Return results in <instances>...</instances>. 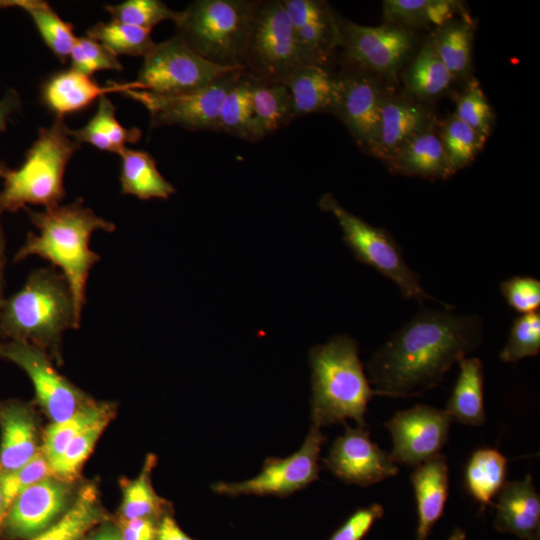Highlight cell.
<instances>
[{
  "mask_svg": "<svg viewBox=\"0 0 540 540\" xmlns=\"http://www.w3.org/2000/svg\"><path fill=\"white\" fill-rule=\"evenodd\" d=\"M21 109V100L17 91L9 89L0 99V132L6 129L10 117Z\"/></svg>",
  "mask_w": 540,
  "mask_h": 540,
  "instance_id": "cell-51",
  "label": "cell"
},
{
  "mask_svg": "<svg viewBox=\"0 0 540 540\" xmlns=\"http://www.w3.org/2000/svg\"><path fill=\"white\" fill-rule=\"evenodd\" d=\"M497 496L495 527L525 540H538L540 496L531 475L506 481Z\"/></svg>",
  "mask_w": 540,
  "mask_h": 540,
  "instance_id": "cell-21",
  "label": "cell"
},
{
  "mask_svg": "<svg viewBox=\"0 0 540 540\" xmlns=\"http://www.w3.org/2000/svg\"><path fill=\"white\" fill-rule=\"evenodd\" d=\"M87 36L97 40L115 55L145 56L156 43L151 30L117 20L99 22L87 31Z\"/></svg>",
  "mask_w": 540,
  "mask_h": 540,
  "instance_id": "cell-36",
  "label": "cell"
},
{
  "mask_svg": "<svg viewBox=\"0 0 540 540\" xmlns=\"http://www.w3.org/2000/svg\"><path fill=\"white\" fill-rule=\"evenodd\" d=\"M8 504L6 502V499H5V496H4V493H3V489H2V485H1V481H0V525L8 511Z\"/></svg>",
  "mask_w": 540,
  "mask_h": 540,
  "instance_id": "cell-54",
  "label": "cell"
},
{
  "mask_svg": "<svg viewBox=\"0 0 540 540\" xmlns=\"http://www.w3.org/2000/svg\"><path fill=\"white\" fill-rule=\"evenodd\" d=\"M453 78L431 41L421 48L409 66L405 75V86L415 97L427 99L446 90Z\"/></svg>",
  "mask_w": 540,
  "mask_h": 540,
  "instance_id": "cell-32",
  "label": "cell"
},
{
  "mask_svg": "<svg viewBox=\"0 0 540 540\" xmlns=\"http://www.w3.org/2000/svg\"><path fill=\"white\" fill-rule=\"evenodd\" d=\"M131 89L140 90L136 81L111 82L102 86L91 76L71 68L53 75L46 81L42 88V99L45 105L57 115V118H63L66 114L86 108L108 93H124Z\"/></svg>",
  "mask_w": 540,
  "mask_h": 540,
  "instance_id": "cell-19",
  "label": "cell"
},
{
  "mask_svg": "<svg viewBox=\"0 0 540 540\" xmlns=\"http://www.w3.org/2000/svg\"><path fill=\"white\" fill-rule=\"evenodd\" d=\"M155 464L156 457L148 455L139 476L123 486L122 519L151 518L161 510L165 501L155 493L151 484Z\"/></svg>",
  "mask_w": 540,
  "mask_h": 540,
  "instance_id": "cell-39",
  "label": "cell"
},
{
  "mask_svg": "<svg viewBox=\"0 0 540 540\" xmlns=\"http://www.w3.org/2000/svg\"><path fill=\"white\" fill-rule=\"evenodd\" d=\"M4 269H5V258H0V309L4 301V298H3Z\"/></svg>",
  "mask_w": 540,
  "mask_h": 540,
  "instance_id": "cell-55",
  "label": "cell"
},
{
  "mask_svg": "<svg viewBox=\"0 0 540 540\" xmlns=\"http://www.w3.org/2000/svg\"><path fill=\"white\" fill-rule=\"evenodd\" d=\"M319 206L336 217L343 241L355 258L391 280L404 299L416 300L420 305L432 300L452 309L450 304L439 301L423 288L420 276L406 263L400 245L385 229L374 227L352 214L329 193L320 198Z\"/></svg>",
  "mask_w": 540,
  "mask_h": 540,
  "instance_id": "cell-7",
  "label": "cell"
},
{
  "mask_svg": "<svg viewBox=\"0 0 540 540\" xmlns=\"http://www.w3.org/2000/svg\"><path fill=\"white\" fill-rule=\"evenodd\" d=\"M346 62L394 77L413 48L411 33L397 25L363 26L340 21Z\"/></svg>",
  "mask_w": 540,
  "mask_h": 540,
  "instance_id": "cell-13",
  "label": "cell"
},
{
  "mask_svg": "<svg viewBox=\"0 0 540 540\" xmlns=\"http://www.w3.org/2000/svg\"><path fill=\"white\" fill-rule=\"evenodd\" d=\"M156 540L192 539L180 529V527L177 525L176 521L172 517L166 515L162 518L161 522L157 526Z\"/></svg>",
  "mask_w": 540,
  "mask_h": 540,
  "instance_id": "cell-52",
  "label": "cell"
},
{
  "mask_svg": "<svg viewBox=\"0 0 540 540\" xmlns=\"http://www.w3.org/2000/svg\"><path fill=\"white\" fill-rule=\"evenodd\" d=\"M386 161L392 170L406 175L429 179L451 175L440 138L431 129L410 139Z\"/></svg>",
  "mask_w": 540,
  "mask_h": 540,
  "instance_id": "cell-25",
  "label": "cell"
},
{
  "mask_svg": "<svg viewBox=\"0 0 540 540\" xmlns=\"http://www.w3.org/2000/svg\"><path fill=\"white\" fill-rule=\"evenodd\" d=\"M458 4L449 0H428L424 11V24L445 26L457 12Z\"/></svg>",
  "mask_w": 540,
  "mask_h": 540,
  "instance_id": "cell-50",
  "label": "cell"
},
{
  "mask_svg": "<svg viewBox=\"0 0 540 540\" xmlns=\"http://www.w3.org/2000/svg\"><path fill=\"white\" fill-rule=\"evenodd\" d=\"M105 9L113 20L149 30L165 20L175 22L179 13L159 0H127Z\"/></svg>",
  "mask_w": 540,
  "mask_h": 540,
  "instance_id": "cell-42",
  "label": "cell"
},
{
  "mask_svg": "<svg viewBox=\"0 0 540 540\" xmlns=\"http://www.w3.org/2000/svg\"><path fill=\"white\" fill-rule=\"evenodd\" d=\"M340 77L342 90L336 115L357 143L371 152L378 135L384 96L376 83L364 74Z\"/></svg>",
  "mask_w": 540,
  "mask_h": 540,
  "instance_id": "cell-18",
  "label": "cell"
},
{
  "mask_svg": "<svg viewBox=\"0 0 540 540\" xmlns=\"http://www.w3.org/2000/svg\"><path fill=\"white\" fill-rule=\"evenodd\" d=\"M482 339L480 316L422 307L371 357L369 382L376 395L420 396L439 386L446 372Z\"/></svg>",
  "mask_w": 540,
  "mask_h": 540,
  "instance_id": "cell-1",
  "label": "cell"
},
{
  "mask_svg": "<svg viewBox=\"0 0 540 540\" xmlns=\"http://www.w3.org/2000/svg\"><path fill=\"white\" fill-rule=\"evenodd\" d=\"M85 540H121L120 530L112 524H105Z\"/></svg>",
  "mask_w": 540,
  "mask_h": 540,
  "instance_id": "cell-53",
  "label": "cell"
},
{
  "mask_svg": "<svg viewBox=\"0 0 540 540\" xmlns=\"http://www.w3.org/2000/svg\"><path fill=\"white\" fill-rule=\"evenodd\" d=\"M74 500L71 483L49 476L14 498L0 525V532L9 540L36 536L56 523Z\"/></svg>",
  "mask_w": 540,
  "mask_h": 540,
  "instance_id": "cell-15",
  "label": "cell"
},
{
  "mask_svg": "<svg viewBox=\"0 0 540 540\" xmlns=\"http://www.w3.org/2000/svg\"><path fill=\"white\" fill-rule=\"evenodd\" d=\"M432 116L420 105L384 98L378 135L371 153L386 160L416 135L431 129Z\"/></svg>",
  "mask_w": 540,
  "mask_h": 540,
  "instance_id": "cell-23",
  "label": "cell"
},
{
  "mask_svg": "<svg viewBox=\"0 0 540 540\" xmlns=\"http://www.w3.org/2000/svg\"><path fill=\"white\" fill-rule=\"evenodd\" d=\"M439 138L452 175L474 160L487 137L453 115L443 125Z\"/></svg>",
  "mask_w": 540,
  "mask_h": 540,
  "instance_id": "cell-38",
  "label": "cell"
},
{
  "mask_svg": "<svg viewBox=\"0 0 540 540\" xmlns=\"http://www.w3.org/2000/svg\"><path fill=\"white\" fill-rule=\"evenodd\" d=\"M0 473L11 472L40 450L38 428L31 408L19 401L0 403Z\"/></svg>",
  "mask_w": 540,
  "mask_h": 540,
  "instance_id": "cell-20",
  "label": "cell"
},
{
  "mask_svg": "<svg viewBox=\"0 0 540 540\" xmlns=\"http://www.w3.org/2000/svg\"><path fill=\"white\" fill-rule=\"evenodd\" d=\"M452 422L445 410L423 404L396 412L385 423L392 437L391 459L415 467L439 455Z\"/></svg>",
  "mask_w": 540,
  "mask_h": 540,
  "instance_id": "cell-14",
  "label": "cell"
},
{
  "mask_svg": "<svg viewBox=\"0 0 540 540\" xmlns=\"http://www.w3.org/2000/svg\"><path fill=\"white\" fill-rule=\"evenodd\" d=\"M112 412L109 404L91 400L68 419L52 422L45 431L41 445L49 466L83 429Z\"/></svg>",
  "mask_w": 540,
  "mask_h": 540,
  "instance_id": "cell-35",
  "label": "cell"
},
{
  "mask_svg": "<svg viewBox=\"0 0 540 540\" xmlns=\"http://www.w3.org/2000/svg\"><path fill=\"white\" fill-rule=\"evenodd\" d=\"M0 357L7 359L30 377L36 398L52 422H61L91 399L62 377L41 348L23 341L0 343Z\"/></svg>",
  "mask_w": 540,
  "mask_h": 540,
  "instance_id": "cell-12",
  "label": "cell"
},
{
  "mask_svg": "<svg viewBox=\"0 0 540 540\" xmlns=\"http://www.w3.org/2000/svg\"><path fill=\"white\" fill-rule=\"evenodd\" d=\"M216 131L255 141L250 79L244 73L232 84L223 99Z\"/></svg>",
  "mask_w": 540,
  "mask_h": 540,
  "instance_id": "cell-33",
  "label": "cell"
},
{
  "mask_svg": "<svg viewBox=\"0 0 540 540\" xmlns=\"http://www.w3.org/2000/svg\"><path fill=\"white\" fill-rule=\"evenodd\" d=\"M49 476H52L50 466L41 448L24 465L11 472L0 473V481L8 507L20 492Z\"/></svg>",
  "mask_w": 540,
  "mask_h": 540,
  "instance_id": "cell-45",
  "label": "cell"
},
{
  "mask_svg": "<svg viewBox=\"0 0 540 540\" xmlns=\"http://www.w3.org/2000/svg\"><path fill=\"white\" fill-rule=\"evenodd\" d=\"M23 209L39 234H28L14 261L37 255L59 267L71 290L76 313L81 318L89 272L100 260V256L89 248L91 235L97 230L113 232L115 224L97 216L82 204V200L45 208L44 211Z\"/></svg>",
  "mask_w": 540,
  "mask_h": 540,
  "instance_id": "cell-2",
  "label": "cell"
},
{
  "mask_svg": "<svg viewBox=\"0 0 540 540\" xmlns=\"http://www.w3.org/2000/svg\"><path fill=\"white\" fill-rule=\"evenodd\" d=\"M250 93L255 141L263 139L295 118L291 96L284 83L250 79Z\"/></svg>",
  "mask_w": 540,
  "mask_h": 540,
  "instance_id": "cell-27",
  "label": "cell"
},
{
  "mask_svg": "<svg viewBox=\"0 0 540 540\" xmlns=\"http://www.w3.org/2000/svg\"><path fill=\"white\" fill-rule=\"evenodd\" d=\"M454 115L475 131L488 137L493 113L477 81H472L460 97Z\"/></svg>",
  "mask_w": 540,
  "mask_h": 540,
  "instance_id": "cell-44",
  "label": "cell"
},
{
  "mask_svg": "<svg viewBox=\"0 0 540 540\" xmlns=\"http://www.w3.org/2000/svg\"><path fill=\"white\" fill-rule=\"evenodd\" d=\"M103 519L93 485L83 487L66 513L52 526L26 540H76Z\"/></svg>",
  "mask_w": 540,
  "mask_h": 540,
  "instance_id": "cell-31",
  "label": "cell"
},
{
  "mask_svg": "<svg viewBox=\"0 0 540 540\" xmlns=\"http://www.w3.org/2000/svg\"><path fill=\"white\" fill-rule=\"evenodd\" d=\"M257 1L197 0L179 11L175 25L187 46L207 61L242 69Z\"/></svg>",
  "mask_w": 540,
  "mask_h": 540,
  "instance_id": "cell-6",
  "label": "cell"
},
{
  "mask_svg": "<svg viewBox=\"0 0 540 540\" xmlns=\"http://www.w3.org/2000/svg\"><path fill=\"white\" fill-rule=\"evenodd\" d=\"M428 0H386L383 15L388 24L416 26L424 24V11Z\"/></svg>",
  "mask_w": 540,
  "mask_h": 540,
  "instance_id": "cell-47",
  "label": "cell"
},
{
  "mask_svg": "<svg viewBox=\"0 0 540 540\" xmlns=\"http://www.w3.org/2000/svg\"><path fill=\"white\" fill-rule=\"evenodd\" d=\"M325 441L320 428L312 425L302 446L292 455L268 458L257 476L242 482H217L212 489L228 496L289 495L318 479L319 455Z\"/></svg>",
  "mask_w": 540,
  "mask_h": 540,
  "instance_id": "cell-11",
  "label": "cell"
},
{
  "mask_svg": "<svg viewBox=\"0 0 540 540\" xmlns=\"http://www.w3.org/2000/svg\"><path fill=\"white\" fill-rule=\"evenodd\" d=\"M506 472L507 459L497 449L480 448L471 455L465 468V487L482 510L501 490Z\"/></svg>",
  "mask_w": 540,
  "mask_h": 540,
  "instance_id": "cell-30",
  "label": "cell"
},
{
  "mask_svg": "<svg viewBox=\"0 0 540 540\" xmlns=\"http://www.w3.org/2000/svg\"><path fill=\"white\" fill-rule=\"evenodd\" d=\"M72 69L92 76L102 70L123 69L118 56L111 52L97 40L89 37H77L69 55Z\"/></svg>",
  "mask_w": 540,
  "mask_h": 540,
  "instance_id": "cell-43",
  "label": "cell"
},
{
  "mask_svg": "<svg viewBox=\"0 0 540 540\" xmlns=\"http://www.w3.org/2000/svg\"><path fill=\"white\" fill-rule=\"evenodd\" d=\"M292 25L297 44L308 64L327 67L334 51L341 47L340 21L330 6L320 0H281Z\"/></svg>",
  "mask_w": 540,
  "mask_h": 540,
  "instance_id": "cell-17",
  "label": "cell"
},
{
  "mask_svg": "<svg viewBox=\"0 0 540 540\" xmlns=\"http://www.w3.org/2000/svg\"><path fill=\"white\" fill-rule=\"evenodd\" d=\"M325 466L341 480L360 486H370L395 476L399 469L386 451L369 436L364 427L351 428L338 437L326 459Z\"/></svg>",
  "mask_w": 540,
  "mask_h": 540,
  "instance_id": "cell-16",
  "label": "cell"
},
{
  "mask_svg": "<svg viewBox=\"0 0 540 540\" xmlns=\"http://www.w3.org/2000/svg\"><path fill=\"white\" fill-rule=\"evenodd\" d=\"M121 156V192L141 200L167 199L175 188L159 172L153 157L141 150L128 147Z\"/></svg>",
  "mask_w": 540,
  "mask_h": 540,
  "instance_id": "cell-28",
  "label": "cell"
},
{
  "mask_svg": "<svg viewBox=\"0 0 540 540\" xmlns=\"http://www.w3.org/2000/svg\"><path fill=\"white\" fill-rule=\"evenodd\" d=\"M121 540H156L157 527L151 518L122 519Z\"/></svg>",
  "mask_w": 540,
  "mask_h": 540,
  "instance_id": "cell-49",
  "label": "cell"
},
{
  "mask_svg": "<svg viewBox=\"0 0 540 540\" xmlns=\"http://www.w3.org/2000/svg\"><path fill=\"white\" fill-rule=\"evenodd\" d=\"M80 146L69 134L63 118H57L50 127L40 129L20 168H7L3 173L1 213L16 212L28 204L45 208L60 205L65 196V168Z\"/></svg>",
  "mask_w": 540,
  "mask_h": 540,
  "instance_id": "cell-5",
  "label": "cell"
},
{
  "mask_svg": "<svg viewBox=\"0 0 540 540\" xmlns=\"http://www.w3.org/2000/svg\"><path fill=\"white\" fill-rule=\"evenodd\" d=\"M1 214V211H0ZM0 258H5V238L0 222Z\"/></svg>",
  "mask_w": 540,
  "mask_h": 540,
  "instance_id": "cell-57",
  "label": "cell"
},
{
  "mask_svg": "<svg viewBox=\"0 0 540 540\" xmlns=\"http://www.w3.org/2000/svg\"><path fill=\"white\" fill-rule=\"evenodd\" d=\"M312 380L311 419L320 428L353 419L365 427V414L376 395L359 358L358 343L333 336L309 353Z\"/></svg>",
  "mask_w": 540,
  "mask_h": 540,
  "instance_id": "cell-3",
  "label": "cell"
},
{
  "mask_svg": "<svg viewBox=\"0 0 540 540\" xmlns=\"http://www.w3.org/2000/svg\"><path fill=\"white\" fill-rule=\"evenodd\" d=\"M384 510L379 504L358 509L331 537L330 540H362L373 523L382 517Z\"/></svg>",
  "mask_w": 540,
  "mask_h": 540,
  "instance_id": "cell-48",
  "label": "cell"
},
{
  "mask_svg": "<svg viewBox=\"0 0 540 540\" xmlns=\"http://www.w3.org/2000/svg\"><path fill=\"white\" fill-rule=\"evenodd\" d=\"M116 108L107 96L98 100L94 116L82 128L70 130L69 134L80 144L89 143L99 150L121 154L126 144L135 143L140 138V130L127 129L115 116Z\"/></svg>",
  "mask_w": 540,
  "mask_h": 540,
  "instance_id": "cell-29",
  "label": "cell"
},
{
  "mask_svg": "<svg viewBox=\"0 0 540 540\" xmlns=\"http://www.w3.org/2000/svg\"><path fill=\"white\" fill-rule=\"evenodd\" d=\"M435 50L453 77L465 75L470 68L472 33L464 23L443 26L432 40Z\"/></svg>",
  "mask_w": 540,
  "mask_h": 540,
  "instance_id": "cell-40",
  "label": "cell"
},
{
  "mask_svg": "<svg viewBox=\"0 0 540 540\" xmlns=\"http://www.w3.org/2000/svg\"><path fill=\"white\" fill-rule=\"evenodd\" d=\"M458 364L459 375L444 410L453 421L480 426L486 420L483 364L476 357H463Z\"/></svg>",
  "mask_w": 540,
  "mask_h": 540,
  "instance_id": "cell-26",
  "label": "cell"
},
{
  "mask_svg": "<svg viewBox=\"0 0 540 540\" xmlns=\"http://www.w3.org/2000/svg\"><path fill=\"white\" fill-rule=\"evenodd\" d=\"M242 73L243 71L230 73L204 88L186 93L160 95L131 89L123 94L147 109L152 127L179 125L192 131H216L223 99Z\"/></svg>",
  "mask_w": 540,
  "mask_h": 540,
  "instance_id": "cell-10",
  "label": "cell"
},
{
  "mask_svg": "<svg viewBox=\"0 0 540 540\" xmlns=\"http://www.w3.org/2000/svg\"><path fill=\"white\" fill-rule=\"evenodd\" d=\"M308 64L295 39L281 0L257 1L243 57V73L250 79L284 82Z\"/></svg>",
  "mask_w": 540,
  "mask_h": 540,
  "instance_id": "cell-8",
  "label": "cell"
},
{
  "mask_svg": "<svg viewBox=\"0 0 540 540\" xmlns=\"http://www.w3.org/2000/svg\"><path fill=\"white\" fill-rule=\"evenodd\" d=\"M112 415L113 412L93 422L69 442L63 452L50 464L53 477L68 483L77 477Z\"/></svg>",
  "mask_w": 540,
  "mask_h": 540,
  "instance_id": "cell-37",
  "label": "cell"
},
{
  "mask_svg": "<svg viewBox=\"0 0 540 540\" xmlns=\"http://www.w3.org/2000/svg\"><path fill=\"white\" fill-rule=\"evenodd\" d=\"M236 71L243 70L211 63L174 36L155 44L144 56L135 81L140 90L174 95L204 88Z\"/></svg>",
  "mask_w": 540,
  "mask_h": 540,
  "instance_id": "cell-9",
  "label": "cell"
},
{
  "mask_svg": "<svg viewBox=\"0 0 540 540\" xmlns=\"http://www.w3.org/2000/svg\"><path fill=\"white\" fill-rule=\"evenodd\" d=\"M448 540H465V533L463 530L457 528L453 531Z\"/></svg>",
  "mask_w": 540,
  "mask_h": 540,
  "instance_id": "cell-56",
  "label": "cell"
},
{
  "mask_svg": "<svg viewBox=\"0 0 540 540\" xmlns=\"http://www.w3.org/2000/svg\"><path fill=\"white\" fill-rule=\"evenodd\" d=\"M76 540H79V539H76Z\"/></svg>",
  "mask_w": 540,
  "mask_h": 540,
  "instance_id": "cell-59",
  "label": "cell"
},
{
  "mask_svg": "<svg viewBox=\"0 0 540 540\" xmlns=\"http://www.w3.org/2000/svg\"><path fill=\"white\" fill-rule=\"evenodd\" d=\"M410 478L418 513L415 540H427L432 527L441 517L448 498L447 458L439 454L415 466Z\"/></svg>",
  "mask_w": 540,
  "mask_h": 540,
  "instance_id": "cell-24",
  "label": "cell"
},
{
  "mask_svg": "<svg viewBox=\"0 0 540 540\" xmlns=\"http://www.w3.org/2000/svg\"><path fill=\"white\" fill-rule=\"evenodd\" d=\"M6 169H7L6 165L2 161H0V178H2L3 173L5 172Z\"/></svg>",
  "mask_w": 540,
  "mask_h": 540,
  "instance_id": "cell-58",
  "label": "cell"
},
{
  "mask_svg": "<svg viewBox=\"0 0 540 540\" xmlns=\"http://www.w3.org/2000/svg\"><path fill=\"white\" fill-rule=\"evenodd\" d=\"M69 285L53 268L33 271L24 286L4 299L0 309V334L42 350L55 348L63 332L79 327Z\"/></svg>",
  "mask_w": 540,
  "mask_h": 540,
  "instance_id": "cell-4",
  "label": "cell"
},
{
  "mask_svg": "<svg viewBox=\"0 0 540 540\" xmlns=\"http://www.w3.org/2000/svg\"><path fill=\"white\" fill-rule=\"evenodd\" d=\"M15 7L27 12L45 44L62 62L69 58L77 37L72 26L62 20L47 2L16 0Z\"/></svg>",
  "mask_w": 540,
  "mask_h": 540,
  "instance_id": "cell-34",
  "label": "cell"
},
{
  "mask_svg": "<svg viewBox=\"0 0 540 540\" xmlns=\"http://www.w3.org/2000/svg\"><path fill=\"white\" fill-rule=\"evenodd\" d=\"M540 351V312L518 316L511 327L506 345L499 354L501 361L517 362L536 356Z\"/></svg>",
  "mask_w": 540,
  "mask_h": 540,
  "instance_id": "cell-41",
  "label": "cell"
},
{
  "mask_svg": "<svg viewBox=\"0 0 540 540\" xmlns=\"http://www.w3.org/2000/svg\"><path fill=\"white\" fill-rule=\"evenodd\" d=\"M500 291L508 305L520 315L539 311L538 279L531 276H513L501 282Z\"/></svg>",
  "mask_w": 540,
  "mask_h": 540,
  "instance_id": "cell-46",
  "label": "cell"
},
{
  "mask_svg": "<svg viewBox=\"0 0 540 540\" xmlns=\"http://www.w3.org/2000/svg\"><path fill=\"white\" fill-rule=\"evenodd\" d=\"M283 83L290 93L295 118L317 112L336 114L342 80L332 75L327 67L305 64Z\"/></svg>",
  "mask_w": 540,
  "mask_h": 540,
  "instance_id": "cell-22",
  "label": "cell"
}]
</instances>
